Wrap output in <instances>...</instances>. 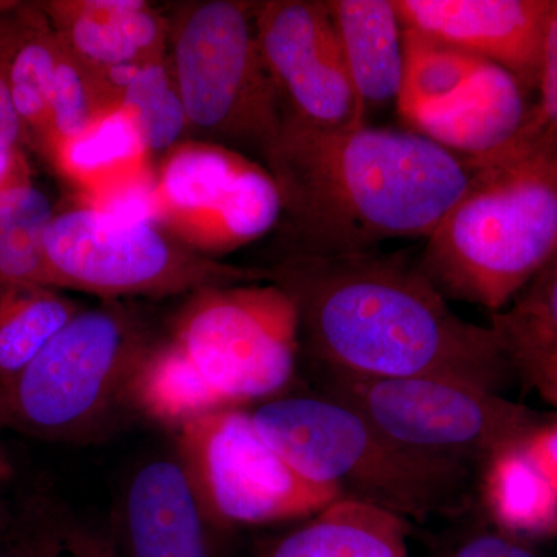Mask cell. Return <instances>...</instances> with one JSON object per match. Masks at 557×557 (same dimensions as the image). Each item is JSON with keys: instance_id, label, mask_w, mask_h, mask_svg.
Returning <instances> with one entry per match:
<instances>
[{"instance_id": "34", "label": "cell", "mask_w": 557, "mask_h": 557, "mask_svg": "<svg viewBox=\"0 0 557 557\" xmlns=\"http://www.w3.org/2000/svg\"><path fill=\"white\" fill-rule=\"evenodd\" d=\"M523 448L557 493V421L537 429Z\"/></svg>"}, {"instance_id": "21", "label": "cell", "mask_w": 557, "mask_h": 557, "mask_svg": "<svg viewBox=\"0 0 557 557\" xmlns=\"http://www.w3.org/2000/svg\"><path fill=\"white\" fill-rule=\"evenodd\" d=\"M60 39L38 3H22L21 33L10 69V94L25 143L50 159L51 98Z\"/></svg>"}, {"instance_id": "2", "label": "cell", "mask_w": 557, "mask_h": 557, "mask_svg": "<svg viewBox=\"0 0 557 557\" xmlns=\"http://www.w3.org/2000/svg\"><path fill=\"white\" fill-rule=\"evenodd\" d=\"M263 168L281 196L285 256L313 258L428 239L472 178L467 159L416 132L324 131L292 119Z\"/></svg>"}, {"instance_id": "17", "label": "cell", "mask_w": 557, "mask_h": 557, "mask_svg": "<svg viewBox=\"0 0 557 557\" xmlns=\"http://www.w3.org/2000/svg\"><path fill=\"white\" fill-rule=\"evenodd\" d=\"M265 557H409L405 519L339 497L274 542Z\"/></svg>"}, {"instance_id": "10", "label": "cell", "mask_w": 557, "mask_h": 557, "mask_svg": "<svg viewBox=\"0 0 557 557\" xmlns=\"http://www.w3.org/2000/svg\"><path fill=\"white\" fill-rule=\"evenodd\" d=\"M175 450L222 530L317 515L336 487L304 478L260 435L247 409L203 413L174 429Z\"/></svg>"}, {"instance_id": "35", "label": "cell", "mask_w": 557, "mask_h": 557, "mask_svg": "<svg viewBox=\"0 0 557 557\" xmlns=\"http://www.w3.org/2000/svg\"><path fill=\"white\" fill-rule=\"evenodd\" d=\"M454 557H537L520 544L516 539L507 536V534H480L469 539Z\"/></svg>"}, {"instance_id": "33", "label": "cell", "mask_w": 557, "mask_h": 557, "mask_svg": "<svg viewBox=\"0 0 557 557\" xmlns=\"http://www.w3.org/2000/svg\"><path fill=\"white\" fill-rule=\"evenodd\" d=\"M519 298L557 325V252Z\"/></svg>"}, {"instance_id": "31", "label": "cell", "mask_w": 557, "mask_h": 557, "mask_svg": "<svg viewBox=\"0 0 557 557\" xmlns=\"http://www.w3.org/2000/svg\"><path fill=\"white\" fill-rule=\"evenodd\" d=\"M21 7L0 14V145L22 146L25 138L10 94V69L21 33Z\"/></svg>"}, {"instance_id": "4", "label": "cell", "mask_w": 557, "mask_h": 557, "mask_svg": "<svg viewBox=\"0 0 557 557\" xmlns=\"http://www.w3.org/2000/svg\"><path fill=\"white\" fill-rule=\"evenodd\" d=\"M467 160L468 189L432 231L418 263L445 298L493 314L511 306L557 252V149L528 116L507 146Z\"/></svg>"}, {"instance_id": "38", "label": "cell", "mask_w": 557, "mask_h": 557, "mask_svg": "<svg viewBox=\"0 0 557 557\" xmlns=\"http://www.w3.org/2000/svg\"><path fill=\"white\" fill-rule=\"evenodd\" d=\"M22 2H14V0H0V14L7 13V11H11L17 9Z\"/></svg>"}, {"instance_id": "7", "label": "cell", "mask_w": 557, "mask_h": 557, "mask_svg": "<svg viewBox=\"0 0 557 557\" xmlns=\"http://www.w3.org/2000/svg\"><path fill=\"white\" fill-rule=\"evenodd\" d=\"M255 5L199 0L175 7L168 57L189 134L263 161L287 112L260 51Z\"/></svg>"}, {"instance_id": "23", "label": "cell", "mask_w": 557, "mask_h": 557, "mask_svg": "<svg viewBox=\"0 0 557 557\" xmlns=\"http://www.w3.org/2000/svg\"><path fill=\"white\" fill-rule=\"evenodd\" d=\"M483 497L498 525L512 533L557 530V493L523 446L498 454L482 472Z\"/></svg>"}, {"instance_id": "25", "label": "cell", "mask_w": 557, "mask_h": 557, "mask_svg": "<svg viewBox=\"0 0 557 557\" xmlns=\"http://www.w3.org/2000/svg\"><path fill=\"white\" fill-rule=\"evenodd\" d=\"M491 329L515 379L557 408V325L520 298L491 314Z\"/></svg>"}, {"instance_id": "5", "label": "cell", "mask_w": 557, "mask_h": 557, "mask_svg": "<svg viewBox=\"0 0 557 557\" xmlns=\"http://www.w3.org/2000/svg\"><path fill=\"white\" fill-rule=\"evenodd\" d=\"M249 413L289 467L343 497L417 520L460 511L471 502L474 475L410 453L327 395H278Z\"/></svg>"}, {"instance_id": "39", "label": "cell", "mask_w": 557, "mask_h": 557, "mask_svg": "<svg viewBox=\"0 0 557 557\" xmlns=\"http://www.w3.org/2000/svg\"><path fill=\"white\" fill-rule=\"evenodd\" d=\"M9 475V463H7L5 456L0 450V479H5Z\"/></svg>"}, {"instance_id": "24", "label": "cell", "mask_w": 557, "mask_h": 557, "mask_svg": "<svg viewBox=\"0 0 557 557\" xmlns=\"http://www.w3.org/2000/svg\"><path fill=\"white\" fill-rule=\"evenodd\" d=\"M403 57L405 69L397 101L403 120L456 97L487 62L408 27H403Z\"/></svg>"}, {"instance_id": "14", "label": "cell", "mask_w": 557, "mask_h": 557, "mask_svg": "<svg viewBox=\"0 0 557 557\" xmlns=\"http://www.w3.org/2000/svg\"><path fill=\"white\" fill-rule=\"evenodd\" d=\"M39 5L62 46L98 78L168 57L170 17L143 0H49Z\"/></svg>"}, {"instance_id": "16", "label": "cell", "mask_w": 557, "mask_h": 557, "mask_svg": "<svg viewBox=\"0 0 557 557\" xmlns=\"http://www.w3.org/2000/svg\"><path fill=\"white\" fill-rule=\"evenodd\" d=\"M355 89L366 110L398 101L403 25L394 0H325Z\"/></svg>"}, {"instance_id": "3", "label": "cell", "mask_w": 557, "mask_h": 557, "mask_svg": "<svg viewBox=\"0 0 557 557\" xmlns=\"http://www.w3.org/2000/svg\"><path fill=\"white\" fill-rule=\"evenodd\" d=\"M295 304L273 282L193 293L149 348L132 409L172 429L278 397L298 368Z\"/></svg>"}, {"instance_id": "32", "label": "cell", "mask_w": 557, "mask_h": 557, "mask_svg": "<svg viewBox=\"0 0 557 557\" xmlns=\"http://www.w3.org/2000/svg\"><path fill=\"white\" fill-rule=\"evenodd\" d=\"M536 94L537 101L531 109V120L557 149V10L545 39Z\"/></svg>"}, {"instance_id": "1", "label": "cell", "mask_w": 557, "mask_h": 557, "mask_svg": "<svg viewBox=\"0 0 557 557\" xmlns=\"http://www.w3.org/2000/svg\"><path fill=\"white\" fill-rule=\"evenodd\" d=\"M269 273L295 304L311 368L362 379L440 376L498 394L515 379L494 330L458 317L408 256H284Z\"/></svg>"}, {"instance_id": "15", "label": "cell", "mask_w": 557, "mask_h": 557, "mask_svg": "<svg viewBox=\"0 0 557 557\" xmlns=\"http://www.w3.org/2000/svg\"><path fill=\"white\" fill-rule=\"evenodd\" d=\"M527 98L528 90L512 73L487 61L456 97L417 110L405 121L442 148L480 159L518 137L533 109Z\"/></svg>"}, {"instance_id": "26", "label": "cell", "mask_w": 557, "mask_h": 557, "mask_svg": "<svg viewBox=\"0 0 557 557\" xmlns=\"http://www.w3.org/2000/svg\"><path fill=\"white\" fill-rule=\"evenodd\" d=\"M53 212L49 197L35 185L0 197V277L53 287L44 249Z\"/></svg>"}, {"instance_id": "28", "label": "cell", "mask_w": 557, "mask_h": 557, "mask_svg": "<svg viewBox=\"0 0 557 557\" xmlns=\"http://www.w3.org/2000/svg\"><path fill=\"white\" fill-rule=\"evenodd\" d=\"M119 108V100L110 94L102 79L83 62L76 60L60 40L51 98V153L58 145L78 137L89 129L95 121Z\"/></svg>"}, {"instance_id": "12", "label": "cell", "mask_w": 557, "mask_h": 557, "mask_svg": "<svg viewBox=\"0 0 557 557\" xmlns=\"http://www.w3.org/2000/svg\"><path fill=\"white\" fill-rule=\"evenodd\" d=\"M403 27L494 62L536 91L557 0H394Z\"/></svg>"}, {"instance_id": "19", "label": "cell", "mask_w": 557, "mask_h": 557, "mask_svg": "<svg viewBox=\"0 0 557 557\" xmlns=\"http://www.w3.org/2000/svg\"><path fill=\"white\" fill-rule=\"evenodd\" d=\"M281 214L276 183L265 168L251 161L214 207L170 234L194 251L215 259L269 233Z\"/></svg>"}, {"instance_id": "36", "label": "cell", "mask_w": 557, "mask_h": 557, "mask_svg": "<svg viewBox=\"0 0 557 557\" xmlns=\"http://www.w3.org/2000/svg\"><path fill=\"white\" fill-rule=\"evenodd\" d=\"M32 172L22 146L0 145V197L30 186Z\"/></svg>"}, {"instance_id": "29", "label": "cell", "mask_w": 557, "mask_h": 557, "mask_svg": "<svg viewBox=\"0 0 557 557\" xmlns=\"http://www.w3.org/2000/svg\"><path fill=\"white\" fill-rule=\"evenodd\" d=\"M24 536L30 557H120L112 537L61 512Z\"/></svg>"}, {"instance_id": "11", "label": "cell", "mask_w": 557, "mask_h": 557, "mask_svg": "<svg viewBox=\"0 0 557 557\" xmlns=\"http://www.w3.org/2000/svg\"><path fill=\"white\" fill-rule=\"evenodd\" d=\"M263 61L287 119L324 131L366 126L327 2L267 0L255 5Z\"/></svg>"}, {"instance_id": "6", "label": "cell", "mask_w": 557, "mask_h": 557, "mask_svg": "<svg viewBox=\"0 0 557 557\" xmlns=\"http://www.w3.org/2000/svg\"><path fill=\"white\" fill-rule=\"evenodd\" d=\"M157 336L124 300L78 311L0 386V429L50 442L98 437L132 408L135 376Z\"/></svg>"}, {"instance_id": "13", "label": "cell", "mask_w": 557, "mask_h": 557, "mask_svg": "<svg viewBox=\"0 0 557 557\" xmlns=\"http://www.w3.org/2000/svg\"><path fill=\"white\" fill-rule=\"evenodd\" d=\"M222 531L174 450L132 472L110 537L120 557H222Z\"/></svg>"}, {"instance_id": "30", "label": "cell", "mask_w": 557, "mask_h": 557, "mask_svg": "<svg viewBox=\"0 0 557 557\" xmlns=\"http://www.w3.org/2000/svg\"><path fill=\"white\" fill-rule=\"evenodd\" d=\"M73 200L123 222L156 223V172L150 168L98 193L75 196Z\"/></svg>"}, {"instance_id": "27", "label": "cell", "mask_w": 557, "mask_h": 557, "mask_svg": "<svg viewBox=\"0 0 557 557\" xmlns=\"http://www.w3.org/2000/svg\"><path fill=\"white\" fill-rule=\"evenodd\" d=\"M120 108L137 124L149 156L166 153L189 134L170 57L141 65L121 91Z\"/></svg>"}, {"instance_id": "20", "label": "cell", "mask_w": 557, "mask_h": 557, "mask_svg": "<svg viewBox=\"0 0 557 557\" xmlns=\"http://www.w3.org/2000/svg\"><path fill=\"white\" fill-rule=\"evenodd\" d=\"M150 159L134 119L119 108L78 137L58 145L50 163L73 186L75 196H89L150 170Z\"/></svg>"}, {"instance_id": "22", "label": "cell", "mask_w": 557, "mask_h": 557, "mask_svg": "<svg viewBox=\"0 0 557 557\" xmlns=\"http://www.w3.org/2000/svg\"><path fill=\"white\" fill-rule=\"evenodd\" d=\"M81 310L62 289L0 277V386L20 375Z\"/></svg>"}, {"instance_id": "18", "label": "cell", "mask_w": 557, "mask_h": 557, "mask_svg": "<svg viewBox=\"0 0 557 557\" xmlns=\"http://www.w3.org/2000/svg\"><path fill=\"white\" fill-rule=\"evenodd\" d=\"M251 160L201 139L168 150L156 172V223L168 233L200 218L223 196Z\"/></svg>"}, {"instance_id": "8", "label": "cell", "mask_w": 557, "mask_h": 557, "mask_svg": "<svg viewBox=\"0 0 557 557\" xmlns=\"http://www.w3.org/2000/svg\"><path fill=\"white\" fill-rule=\"evenodd\" d=\"M319 394L368 418L397 445L442 467L478 475L544 426L534 410L467 381L362 379L311 368Z\"/></svg>"}, {"instance_id": "9", "label": "cell", "mask_w": 557, "mask_h": 557, "mask_svg": "<svg viewBox=\"0 0 557 557\" xmlns=\"http://www.w3.org/2000/svg\"><path fill=\"white\" fill-rule=\"evenodd\" d=\"M44 249L53 288L102 300L163 299L270 281L269 269H242L207 258L157 223L123 222L76 200L53 212Z\"/></svg>"}, {"instance_id": "37", "label": "cell", "mask_w": 557, "mask_h": 557, "mask_svg": "<svg viewBox=\"0 0 557 557\" xmlns=\"http://www.w3.org/2000/svg\"><path fill=\"white\" fill-rule=\"evenodd\" d=\"M0 557H30V555H28L27 541H25V536H22L21 541L16 542V544H0Z\"/></svg>"}]
</instances>
